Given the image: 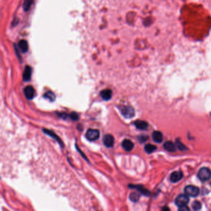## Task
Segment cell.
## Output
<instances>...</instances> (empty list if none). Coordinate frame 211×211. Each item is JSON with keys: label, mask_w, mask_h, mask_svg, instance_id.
<instances>
[{"label": "cell", "mask_w": 211, "mask_h": 211, "mask_svg": "<svg viewBox=\"0 0 211 211\" xmlns=\"http://www.w3.org/2000/svg\"><path fill=\"white\" fill-rule=\"evenodd\" d=\"M100 137V131L98 129H89L85 133V137L90 141H95Z\"/></svg>", "instance_id": "6da1fadb"}, {"label": "cell", "mask_w": 211, "mask_h": 211, "mask_svg": "<svg viewBox=\"0 0 211 211\" xmlns=\"http://www.w3.org/2000/svg\"><path fill=\"white\" fill-rule=\"evenodd\" d=\"M122 115L126 118H131L134 116V110L129 106H122L120 108Z\"/></svg>", "instance_id": "7a4b0ae2"}, {"label": "cell", "mask_w": 211, "mask_h": 211, "mask_svg": "<svg viewBox=\"0 0 211 211\" xmlns=\"http://www.w3.org/2000/svg\"><path fill=\"white\" fill-rule=\"evenodd\" d=\"M198 176L201 181H207L211 178V171L208 168L203 167L199 170Z\"/></svg>", "instance_id": "3957f363"}, {"label": "cell", "mask_w": 211, "mask_h": 211, "mask_svg": "<svg viewBox=\"0 0 211 211\" xmlns=\"http://www.w3.org/2000/svg\"><path fill=\"white\" fill-rule=\"evenodd\" d=\"M199 189L197 186L188 185L184 188V192L188 196L196 197L199 194Z\"/></svg>", "instance_id": "277c9868"}, {"label": "cell", "mask_w": 211, "mask_h": 211, "mask_svg": "<svg viewBox=\"0 0 211 211\" xmlns=\"http://www.w3.org/2000/svg\"><path fill=\"white\" fill-rule=\"evenodd\" d=\"M188 202H189V198L186 194L180 195L175 199V204H177V206H178L179 207L186 206V204L188 203Z\"/></svg>", "instance_id": "5b68a950"}, {"label": "cell", "mask_w": 211, "mask_h": 211, "mask_svg": "<svg viewBox=\"0 0 211 211\" xmlns=\"http://www.w3.org/2000/svg\"><path fill=\"white\" fill-rule=\"evenodd\" d=\"M24 95L25 97L28 100H32L35 96V90L32 85L26 86L24 89Z\"/></svg>", "instance_id": "8992f818"}, {"label": "cell", "mask_w": 211, "mask_h": 211, "mask_svg": "<svg viewBox=\"0 0 211 211\" xmlns=\"http://www.w3.org/2000/svg\"><path fill=\"white\" fill-rule=\"evenodd\" d=\"M103 143L107 147H111L114 145V137L111 134H106L103 138Z\"/></svg>", "instance_id": "52a82bcc"}, {"label": "cell", "mask_w": 211, "mask_h": 211, "mask_svg": "<svg viewBox=\"0 0 211 211\" xmlns=\"http://www.w3.org/2000/svg\"><path fill=\"white\" fill-rule=\"evenodd\" d=\"M32 69L31 67L29 66H26L24 69L23 76H22L24 81L27 82L30 80L31 76H32Z\"/></svg>", "instance_id": "ba28073f"}, {"label": "cell", "mask_w": 211, "mask_h": 211, "mask_svg": "<svg viewBox=\"0 0 211 211\" xmlns=\"http://www.w3.org/2000/svg\"><path fill=\"white\" fill-rule=\"evenodd\" d=\"M43 132H44V133H45V134H47V135L50 136L52 138L55 139L56 140V141H58V143L61 146V147H63L64 144H63V142H62V140H61L60 139V138H59L55 133H54L53 132L51 131H50V130H48V129H43Z\"/></svg>", "instance_id": "9c48e42d"}, {"label": "cell", "mask_w": 211, "mask_h": 211, "mask_svg": "<svg viewBox=\"0 0 211 211\" xmlns=\"http://www.w3.org/2000/svg\"><path fill=\"white\" fill-rule=\"evenodd\" d=\"M183 173L181 171L174 172L170 175V180L173 183L178 182L183 178Z\"/></svg>", "instance_id": "30bf717a"}, {"label": "cell", "mask_w": 211, "mask_h": 211, "mask_svg": "<svg viewBox=\"0 0 211 211\" xmlns=\"http://www.w3.org/2000/svg\"><path fill=\"white\" fill-rule=\"evenodd\" d=\"M122 147L126 151L129 152L132 151L134 148V144L131 140L129 139H125L122 142Z\"/></svg>", "instance_id": "8fae6325"}, {"label": "cell", "mask_w": 211, "mask_h": 211, "mask_svg": "<svg viewBox=\"0 0 211 211\" xmlns=\"http://www.w3.org/2000/svg\"><path fill=\"white\" fill-rule=\"evenodd\" d=\"M100 97L104 100H109L111 99L112 96V91L110 89H105L100 92Z\"/></svg>", "instance_id": "7c38bea8"}, {"label": "cell", "mask_w": 211, "mask_h": 211, "mask_svg": "<svg viewBox=\"0 0 211 211\" xmlns=\"http://www.w3.org/2000/svg\"><path fill=\"white\" fill-rule=\"evenodd\" d=\"M129 187L130 188H134L137 189L140 192H141L143 195L145 196H149L150 195V192L147 189L144 188L143 186H139V185H133V184H129Z\"/></svg>", "instance_id": "4fadbf2b"}, {"label": "cell", "mask_w": 211, "mask_h": 211, "mask_svg": "<svg viewBox=\"0 0 211 211\" xmlns=\"http://www.w3.org/2000/svg\"><path fill=\"white\" fill-rule=\"evenodd\" d=\"M134 125L136 127L140 130H145L148 128V123L146 121L137 120L134 122Z\"/></svg>", "instance_id": "5bb4252c"}, {"label": "cell", "mask_w": 211, "mask_h": 211, "mask_svg": "<svg viewBox=\"0 0 211 211\" xmlns=\"http://www.w3.org/2000/svg\"><path fill=\"white\" fill-rule=\"evenodd\" d=\"M18 47L21 51L23 53H26L29 50V45L27 42L25 40H21L18 43Z\"/></svg>", "instance_id": "9a60e30c"}, {"label": "cell", "mask_w": 211, "mask_h": 211, "mask_svg": "<svg viewBox=\"0 0 211 211\" xmlns=\"http://www.w3.org/2000/svg\"><path fill=\"white\" fill-rule=\"evenodd\" d=\"M163 146L166 151L172 152H175L176 151V149H177V146L171 141H166L163 144Z\"/></svg>", "instance_id": "2e32d148"}, {"label": "cell", "mask_w": 211, "mask_h": 211, "mask_svg": "<svg viewBox=\"0 0 211 211\" xmlns=\"http://www.w3.org/2000/svg\"><path fill=\"white\" fill-rule=\"evenodd\" d=\"M152 139L155 143H160L163 140V135L160 131H154L152 133Z\"/></svg>", "instance_id": "e0dca14e"}, {"label": "cell", "mask_w": 211, "mask_h": 211, "mask_svg": "<svg viewBox=\"0 0 211 211\" xmlns=\"http://www.w3.org/2000/svg\"><path fill=\"white\" fill-rule=\"evenodd\" d=\"M144 149H145V151L148 154H151V153H152L154 151H155L156 149H157V147L154 145H152V144H146L145 146V147H144Z\"/></svg>", "instance_id": "ac0fdd59"}, {"label": "cell", "mask_w": 211, "mask_h": 211, "mask_svg": "<svg viewBox=\"0 0 211 211\" xmlns=\"http://www.w3.org/2000/svg\"><path fill=\"white\" fill-rule=\"evenodd\" d=\"M129 199L134 203H136L140 199V196L137 192H132L129 195Z\"/></svg>", "instance_id": "d6986e66"}, {"label": "cell", "mask_w": 211, "mask_h": 211, "mask_svg": "<svg viewBox=\"0 0 211 211\" xmlns=\"http://www.w3.org/2000/svg\"><path fill=\"white\" fill-rule=\"evenodd\" d=\"M44 97L49 100L50 102H53L55 100V95L52 92H47L44 95Z\"/></svg>", "instance_id": "ffe728a7"}, {"label": "cell", "mask_w": 211, "mask_h": 211, "mask_svg": "<svg viewBox=\"0 0 211 211\" xmlns=\"http://www.w3.org/2000/svg\"><path fill=\"white\" fill-rule=\"evenodd\" d=\"M33 3L32 0H25L23 4V9L25 11H27L29 10L30 6Z\"/></svg>", "instance_id": "44dd1931"}, {"label": "cell", "mask_w": 211, "mask_h": 211, "mask_svg": "<svg viewBox=\"0 0 211 211\" xmlns=\"http://www.w3.org/2000/svg\"><path fill=\"white\" fill-rule=\"evenodd\" d=\"M192 209L195 210H198L201 209V204L199 201H195L194 203L192 204Z\"/></svg>", "instance_id": "7402d4cb"}, {"label": "cell", "mask_w": 211, "mask_h": 211, "mask_svg": "<svg viewBox=\"0 0 211 211\" xmlns=\"http://www.w3.org/2000/svg\"><path fill=\"white\" fill-rule=\"evenodd\" d=\"M176 146H177V147L180 149V150L183 151H185L187 149L186 147L184 144H183L180 141H179V140H177V142H176Z\"/></svg>", "instance_id": "603a6c76"}, {"label": "cell", "mask_w": 211, "mask_h": 211, "mask_svg": "<svg viewBox=\"0 0 211 211\" xmlns=\"http://www.w3.org/2000/svg\"><path fill=\"white\" fill-rule=\"evenodd\" d=\"M69 117L73 121H77L79 120V115L76 112H72Z\"/></svg>", "instance_id": "cb8c5ba5"}, {"label": "cell", "mask_w": 211, "mask_h": 211, "mask_svg": "<svg viewBox=\"0 0 211 211\" xmlns=\"http://www.w3.org/2000/svg\"><path fill=\"white\" fill-rule=\"evenodd\" d=\"M138 139H139V141L140 143H144L145 141H146V140L148 139V136H145V135H142V136H140L138 137Z\"/></svg>", "instance_id": "d4e9b609"}, {"label": "cell", "mask_w": 211, "mask_h": 211, "mask_svg": "<svg viewBox=\"0 0 211 211\" xmlns=\"http://www.w3.org/2000/svg\"><path fill=\"white\" fill-rule=\"evenodd\" d=\"M179 210H180V211H189V208L188 206H184L180 207Z\"/></svg>", "instance_id": "484cf974"}, {"label": "cell", "mask_w": 211, "mask_h": 211, "mask_svg": "<svg viewBox=\"0 0 211 211\" xmlns=\"http://www.w3.org/2000/svg\"><path fill=\"white\" fill-rule=\"evenodd\" d=\"M58 116L60 117V118H63V119H66V118L68 117V115H67V114L65 113H59L58 114Z\"/></svg>", "instance_id": "4316f807"}, {"label": "cell", "mask_w": 211, "mask_h": 211, "mask_svg": "<svg viewBox=\"0 0 211 211\" xmlns=\"http://www.w3.org/2000/svg\"><path fill=\"white\" fill-rule=\"evenodd\" d=\"M162 209H163V210H166V209H168V210H170V209H169V208H167V207H165V208H163Z\"/></svg>", "instance_id": "83f0119b"}, {"label": "cell", "mask_w": 211, "mask_h": 211, "mask_svg": "<svg viewBox=\"0 0 211 211\" xmlns=\"http://www.w3.org/2000/svg\"><path fill=\"white\" fill-rule=\"evenodd\" d=\"M210 184H211V183H210Z\"/></svg>", "instance_id": "f1b7e54d"}]
</instances>
